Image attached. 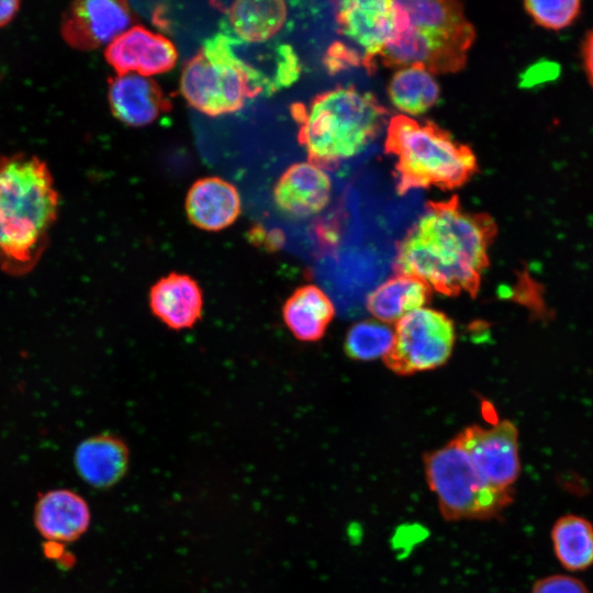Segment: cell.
Returning <instances> with one entry per match:
<instances>
[{"label":"cell","instance_id":"cell-12","mask_svg":"<svg viewBox=\"0 0 593 593\" xmlns=\"http://www.w3.org/2000/svg\"><path fill=\"white\" fill-rule=\"evenodd\" d=\"M336 21L340 33L361 48L362 66L368 71L373 70L392 35V1H340L336 8Z\"/></svg>","mask_w":593,"mask_h":593},{"label":"cell","instance_id":"cell-21","mask_svg":"<svg viewBox=\"0 0 593 593\" xmlns=\"http://www.w3.org/2000/svg\"><path fill=\"white\" fill-rule=\"evenodd\" d=\"M288 8L283 1H236L227 11L235 38L245 44H261L275 36L286 23Z\"/></svg>","mask_w":593,"mask_h":593},{"label":"cell","instance_id":"cell-26","mask_svg":"<svg viewBox=\"0 0 593 593\" xmlns=\"http://www.w3.org/2000/svg\"><path fill=\"white\" fill-rule=\"evenodd\" d=\"M532 593H590L588 588L580 580L555 574L545 577L534 583Z\"/></svg>","mask_w":593,"mask_h":593},{"label":"cell","instance_id":"cell-23","mask_svg":"<svg viewBox=\"0 0 593 593\" xmlns=\"http://www.w3.org/2000/svg\"><path fill=\"white\" fill-rule=\"evenodd\" d=\"M555 555L567 570L581 571L593 564V525L582 516L568 514L551 529Z\"/></svg>","mask_w":593,"mask_h":593},{"label":"cell","instance_id":"cell-15","mask_svg":"<svg viewBox=\"0 0 593 593\" xmlns=\"http://www.w3.org/2000/svg\"><path fill=\"white\" fill-rule=\"evenodd\" d=\"M148 305L153 315L168 328L189 329L202 317L203 291L190 275L172 271L150 287Z\"/></svg>","mask_w":593,"mask_h":593},{"label":"cell","instance_id":"cell-1","mask_svg":"<svg viewBox=\"0 0 593 593\" xmlns=\"http://www.w3.org/2000/svg\"><path fill=\"white\" fill-rule=\"evenodd\" d=\"M497 226L488 213L466 211L458 197L428 201L399 244L395 269L424 281L432 290L474 298Z\"/></svg>","mask_w":593,"mask_h":593},{"label":"cell","instance_id":"cell-13","mask_svg":"<svg viewBox=\"0 0 593 593\" xmlns=\"http://www.w3.org/2000/svg\"><path fill=\"white\" fill-rule=\"evenodd\" d=\"M332 180L328 174L311 161L288 167L273 188V200L281 213L302 220L323 211L329 203Z\"/></svg>","mask_w":593,"mask_h":593},{"label":"cell","instance_id":"cell-19","mask_svg":"<svg viewBox=\"0 0 593 593\" xmlns=\"http://www.w3.org/2000/svg\"><path fill=\"white\" fill-rule=\"evenodd\" d=\"M284 325L294 338L304 343H315L326 333L335 315V307L328 295L316 284L298 287L282 304Z\"/></svg>","mask_w":593,"mask_h":593},{"label":"cell","instance_id":"cell-5","mask_svg":"<svg viewBox=\"0 0 593 593\" xmlns=\"http://www.w3.org/2000/svg\"><path fill=\"white\" fill-rule=\"evenodd\" d=\"M299 138L309 161L336 164L356 157L381 132L387 110L370 93L337 87L317 94L307 109L299 108Z\"/></svg>","mask_w":593,"mask_h":593},{"label":"cell","instance_id":"cell-9","mask_svg":"<svg viewBox=\"0 0 593 593\" xmlns=\"http://www.w3.org/2000/svg\"><path fill=\"white\" fill-rule=\"evenodd\" d=\"M468 454L481 478L493 489L514 493L521 474L518 430L511 421L471 425L454 438Z\"/></svg>","mask_w":593,"mask_h":593},{"label":"cell","instance_id":"cell-20","mask_svg":"<svg viewBox=\"0 0 593 593\" xmlns=\"http://www.w3.org/2000/svg\"><path fill=\"white\" fill-rule=\"evenodd\" d=\"M432 289L418 278L400 275L388 279L368 296V311L380 322L393 323L424 307Z\"/></svg>","mask_w":593,"mask_h":593},{"label":"cell","instance_id":"cell-6","mask_svg":"<svg viewBox=\"0 0 593 593\" xmlns=\"http://www.w3.org/2000/svg\"><path fill=\"white\" fill-rule=\"evenodd\" d=\"M428 489L447 522L492 521L512 504L514 493L490 486L478 473L465 449L452 438L423 456Z\"/></svg>","mask_w":593,"mask_h":593},{"label":"cell","instance_id":"cell-17","mask_svg":"<svg viewBox=\"0 0 593 593\" xmlns=\"http://www.w3.org/2000/svg\"><path fill=\"white\" fill-rule=\"evenodd\" d=\"M242 209L238 190L219 177H204L192 183L186 197V213L198 228L219 232L231 226Z\"/></svg>","mask_w":593,"mask_h":593},{"label":"cell","instance_id":"cell-27","mask_svg":"<svg viewBox=\"0 0 593 593\" xmlns=\"http://www.w3.org/2000/svg\"><path fill=\"white\" fill-rule=\"evenodd\" d=\"M360 65L362 66L360 53L343 43H335L327 52L326 66L334 72Z\"/></svg>","mask_w":593,"mask_h":593},{"label":"cell","instance_id":"cell-11","mask_svg":"<svg viewBox=\"0 0 593 593\" xmlns=\"http://www.w3.org/2000/svg\"><path fill=\"white\" fill-rule=\"evenodd\" d=\"M177 58L170 40L144 26L128 27L105 48V59L118 75L163 74L174 68Z\"/></svg>","mask_w":593,"mask_h":593},{"label":"cell","instance_id":"cell-18","mask_svg":"<svg viewBox=\"0 0 593 593\" xmlns=\"http://www.w3.org/2000/svg\"><path fill=\"white\" fill-rule=\"evenodd\" d=\"M108 99L113 115L131 126L153 123L168 105L156 82L137 74L114 77L109 86Z\"/></svg>","mask_w":593,"mask_h":593},{"label":"cell","instance_id":"cell-2","mask_svg":"<svg viewBox=\"0 0 593 593\" xmlns=\"http://www.w3.org/2000/svg\"><path fill=\"white\" fill-rule=\"evenodd\" d=\"M59 195L49 168L34 155H0V269L23 276L47 248Z\"/></svg>","mask_w":593,"mask_h":593},{"label":"cell","instance_id":"cell-28","mask_svg":"<svg viewBox=\"0 0 593 593\" xmlns=\"http://www.w3.org/2000/svg\"><path fill=\"white\" fill-rule=\"evenodd\" d=\"M582 57L585 72L593 87V31L589 33L583 43Z\"/></svg>","mask_w":593,"mask_h":593},{"label":"cell","instance_id":"cell-29","mask_svg":"<svg viewBox=\"0 0 593 593\" xmlns=\"http://www.w3.org/2000/svg\"><path fill=\"white\" fill-rule=\"evenodd\" d=\"M20 2L15 0L0 1V27L7 25L18 13Z\"/></svg>","mask_w":593,"mask_h":593},{"label":"cell","instance_id":"cell-10","mask_svg":"<svg viewBox=\"0 0 593 593\" xmlns=\"http://www.w3.org/2000/svg\"><path fill=\"white\" fill-rule=\"evenodd\" d=\"M131 21L130 8L123 1H77L63 15L61 35L77 49H92L109 45L130 27Z\"/></svg>","mask_w":593,"mask_h":593},{"label":"cell","instance_id":"cell-3","mask_svg":"<svg viewBox=\"0 0 593 593\" xmlns=\"http://www.w3.org/2000/svg\"><path fill=\"white\" fill-rule=\"evenodd\" d=\"M393 30L377 63L421 65L430 74L461 70L475 32L457 1H392Z\"/></svg>","mask_w":593,"mask_h":593},{"label":"cell","instance_id":"cell-8","mask_svg":"<svg viewBox=\"0 0 593 593\" xmlns=\"http://www.w3.org/2000/svg\"><path fill=\"white\" fill-rule=\"evenodd\" d=\"M455 340L452 321L440 311L422 307L396 322L392 348L383 360L400 376L432 370L449 359Z\"/></svg>","mask_w":593,"mask_h":593},{"label":"cell","instance_id":"cell-14","mask_svg":"<svg viewBox=\"0 0 593 593\" xmlns=\"http://www.w3.org/2000/svg\"><path fill=\"white\" fill-rule=\"evenodd\" d=\"M33 522L37 533L47 541L66 544L78 540L89 528V504L77 492L54 489L36 501Z\"/></svg>","mask_w":593,"mask_h":593},{"label":"cell","instance_id":"cell-24","mask_svg":"<svg viewBox=\"0 0 593 593\" xmlns=\"http://www.w3.org/2000/svg\"><path fill=\"white\" fill-rule=\"evenodd\" d=\"M394 342V331L383 322L366 320L354 324L344 340L346 355L354 360L384 358Z\"/></svg>","mask_w":593,"mask_h":593},{"label":"cell","instance_id":"cell-4","mask_svg":"<svg viewBox=\"0 0 593 593\" xmlns=\"http://www.w3.org/2000/svg\"><path fill=\"white\" fill-rule=\"evenodd\" d=\"M384 150L396 158V192L436 187L452 190L478 172L472 149L434 122L403 114L392 116L387 126Z\"/></svg>","mask_w":593,"mask_h":593},{"label":"cell","instance_id":"cell-25","mask_svg":"<svg viewBox=\"0 0 593 593\" xmlns=\"http://www.w3.org/2000/svg\"><path fill=\"white\" fill-rule=\"evenodd\" d=\"M526 12L540 26L549 30H562L579 15L581 2L577 0L526 1Z\"/></svg>","mask_w":593,"mask_h":593},{"label":"cell","instance_id":"cell-16","mask_svg":"<svg viewBox=\"0 0 593 593\" xmlns=\"http://www.w3.org/2000/svg\"><path fill=\"white\" fill-rule=\"evenodd\" d=\"M130 463L126 443L119 436L102 433L81 440L74 452V466L88 485L104 490L120 482Z\"/></svg>","mask_w":593,"mask_h":593},{"label":"cell","instance_id":"cell-22","mask_svg":"<svg viewBox=\"0 0 593 593\" xmlns=\"http://www.w3.org/2000/svg\"><path fill=\"white\" fill-rule=\"evenodd\" d=\"M391 103L411 116L423 114L434 107L440 94L439 85L425 67L410 65L400 67L392 75L388 85Z\"/></svg>","mask_w":593,"mask_h":593},{"label":"cell","instance_id":"cell-7","mask_svg":"<svg viewBox=\"0 0 593 593\" xmlns=\"http://www.w3.org/2000/svg\"><path fill=\"white\" fill-rule=\"evenodd\" d=\"M180 91L199 112L217 116L242 109L248 98L259 94L254 76L233 49L232 37L216 34L187 63Z\"/></svg>","mask_w":593,"mask_h":593}]
</instances>
